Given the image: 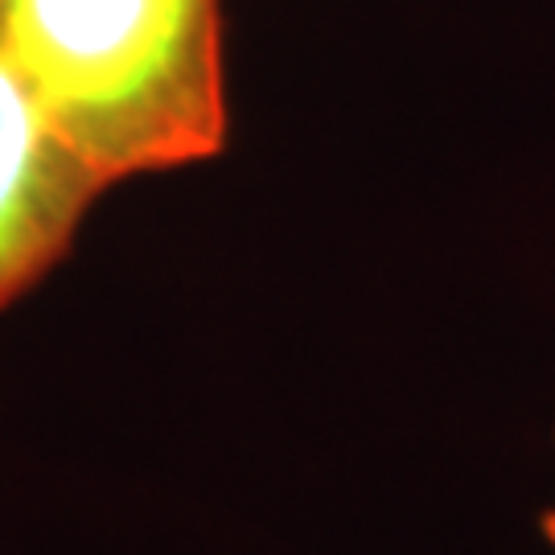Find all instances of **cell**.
<instances>
[{
  "mask_svg": "<svg viewBox=\"0 0 555 555\" xmlns=\"http://www.w3.org/2000/svg\"><path fill=\"white\" fill-rule=\"evenodd\" d=\"M0 59L107 190L227 149L222 0H0Z\"/></svg>",
  "mask_w": 555,
  "mask_h": 555,
  "instance_id": "6da1fadb",
  "label": "cell"
},
{
  "mask_svg": "<svg viewBox=\"0 0 555 555\" xmlns=\"http://www.w3.org/2000/svg\"><path fill=\"white\" fill-rule=\"evenodd\" d=\"M543 535H547V543L555 547V506L547 511V515H543Z\"/></svg>",
  "mask_w": 555,
  "mask_h": 555,
  "instance_id": "3957f363",
  "label": "cell"
},
{
  "mask_svg": "<svg viewBox=\"0 0 555 555\" xmlns=\"http://www.w3.org/2000/svg\"><path fill=\"white\" fill-rule=\"evenodd\" d=\"M103 194L95 169L0 59V309L29 297L70 256Z\"/></svg>",
  "mask_w": 555,
  "mask_h": 555,
  "instance_id": "7a4b0ae2",
  "label": "cell"
}]
</instances>
